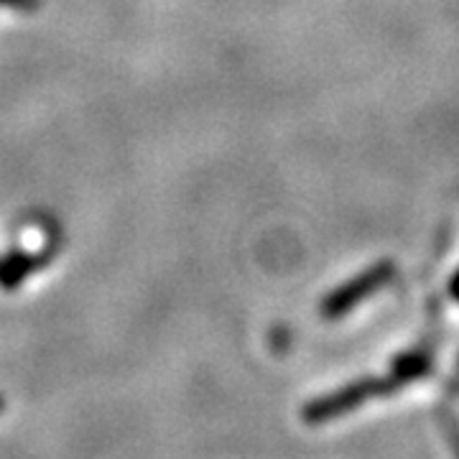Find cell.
<instances>
[{
	"label": "cell",
	"instance_id": "obj_1",
	"mask_svg": "<svg viewBox=\"0 0 459 459\" xmlns=\"http://www.w3.org/2000/svg\"><path fill=\"white\" fill-rule=\"evenodd\" d=\"M385 394H391L385 377H365V380H358V383L347 385V388L337 391V394L312 401V403L304 409L301 416H304V421H309V424H322V421H329V419H337V416H342V413L355 411L360 403L376 398V395Z\"/></svg>",
	"mask_w": 459,
	"mask_h": 459
},
{
	"label": "cell",
	"instance_id": "obj_8",
	"mask_svg": "<svg viewBox=\"0 0 459 459\" xmlns=\"http://www.w3.org/2000/svg\"><path fill=\"white\" fill-rule=\"evenodd\" d=\"M0 413H3V398H0Z\"/></svg>",
	"mask_w": 459,
	"mask_h": 459
},
{
	"label": "cell",
	"instance_id": "obj_6",
	"mask_svg": "<svg viewBox=\"0 0 459 459\" xmlns=\"http://www.w3.org/2000/svg\"><path fill=\"white\" fill-rule=\"evenodd\" d=\"M0 5L16 8V11H36L41 5V0H0Z\"/></svg>",
	"mask_w": 459,
	"mask_h": 459
},
{
	"label": "cell",
	"instance_id": "obj_4",
	"mask_svg": "<svg viewBox=\"0 0 459 459\" xmlns=\"http://www.w3.org/2000/svg\"><path fill=\"white\" fill-rule=\"evenodd\" d=\"M41 258H31V255H11L0 263V286L3 289H16L21 281L31 273L33 268H39Z\"/></svg>",
	"mask_w": 459,
	"mask_h": 459
},
{
	"label": "cell",
	"instance_id": "obj_5",
	"mask_svg": "<svg viewBox=\"0 0 459 459\" xmlns=\"http://www.w3.org/2000/svg\"><path fill=\"white\" fill-rule=\"evenodd\" d=\"M444 429H446V437H449V442L455 446V457L459 459V424L449 416V421H444Z\"/></svg>",
	"mask_w": 459,
	"mask_h": 459
},
{
	"label": "cell",
	"instance_id": "obj_2",
	"mask_svg": "<svg viewBox=\"0 0 459 459\" xmlns=\"http://www.w3.org/2000/svg\"><path fill=\"white\" fill-rule=\"evenodd\" d=\"M391 276H394V263H377L376 268L365 271L358 279H352L350 283L340 286L337 291H332V294L325 299V304H322V314L329 316V319L342 316V314H347L350 309H355L362 299L376 294L377 289L391 279Z\"/></svg>",
	"mask_w": 459,
	"mask_h": 459
},
{
	"label": "cell",
	"instance_id": "obj_7",
	"mask_svg": "<svg viewBox=\"0 0 459 459\" xmlns=\"http://www.w3.org/2000/svg\"><path fill=\"white\" fill-rule=\"evenodd\" d=\"M449 291H452V296H455V299L459 301V273L455 276V279H452V286H449Z\"/></svg>",
	"mask_w": 459,
	"mask_h": 459
},
{
	"label": "cell",
	"instance_id": "obj_3",
	"mask_svg": "<svg viewBox=\"0 0 459 459\" xmlns=\"http://www.w3.org/2000/svg\"><path fill=\"white\" fill-rule=\"evenodd\" d=\"M431 370V358H429L427 350H413V352H406L401 355L394 365V373L385 377L388 383V391H395L401 385H406L411 380H419L424 377Z\"/></svg>",
	"mask_w": 459,
	"mask_h": 459
}]
</instances>
